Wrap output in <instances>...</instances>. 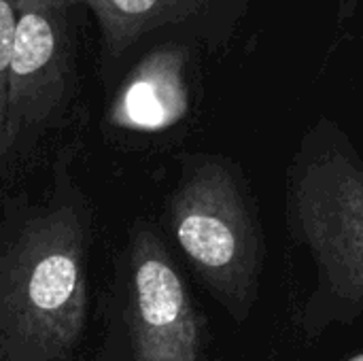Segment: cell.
I'll use <instances>...</instances> for the list:
<instances>
[{
  "label": "cell",
  "instance_id": "6da1fadb",
  "mask_svg": "<svg viewBox=\"0 0 363 361\" xmlns=\"http://www.w3.org/2000/svg\"><path fill=\"white\" fill-rule=\"evenodd\" d=\"M79 143L60 149L47 187L0 211V361H83L94 206L77 177Z\"/></svg>",
  "mask_w": 363,
  "mask_h": 361
},
{
  "label": "cell",
  "instance_id": "52a82bcc",
  "mask_svg": "<svg viewBox=\"0 0 363 361\" xmlns=\"http://www.w3.org/2000/svg\"><path fill=\"white\" fill-rule=\"evenodd\" d=\"M191 49L160 45L143 51L128 68L111 106L119 128L162 130L187 111L185 62Z\"/></svg>",
  "mask_w": 363,
  "mask_h": 361
},
{
  "label": "cell",
  "instance_id": "5b68a950",
  "mask_svg": "<svg viewBox=\"0 0 363 361\" xmlns=\"http://www.w3.org/2000/svg\"><path fill=\"white\" fill-rule=\"evenodd\" d=\"M83 9L98 32V64L113 83L147 49L219 51L236 36L251 0H36Z\"/></svg>",
  "mask_w": 363,
  "mask_h": 361
},
{
  "label": "cell",
  "instance_id": "ba28073f",
  "mask_svg": "<svg viewBox=\"0 0 363 361\" xmlns=\"http://www.w3.org/2000/svg\"><path fill=\"white\" fill-rule=\"evenodd\" d=\"M19 0H0V181L9 174L4 153V117H6V83L17 28Z\"/></svg>",
  "mask_w": 363,
  "mask_h": 361
},
{
  "label": "cell",
  "instance_id": "277c9868",
  "mask_svg": "<svg viewBox=\"0 0 363 361\" xmlns=\"http://www.w3.org/2000/svg\"><path fill=\"white\" fill-rule=\"evenodd\" d=\"M17 11L4 117L9 172L66 119L77 94V9L19 0Z\"/></svg>",
  "mask_w": 363,
  "mask_h": 361
},
{
  "label": "cell",
  "instance_id": "3957f363",
  "mask_svg": "<svg viewBox=\"0 0 363 361\" xmlns=\"http://www.w3.org/2000/svg\"><path fill=\"white\" fill-rule=\"evenodd\" d=\"M168 228L211 294L236 319H245L255 298L259 243L225 162H187L168 202Z\"/></svg>",
  "mask_w": 363,
  "mask_h": 361
},
{
  "label": "cell",
  "instance_id": "7a4b0ae2",
  "mask_svg": "<svg viewBox=\"0 0 363 361\" xmlns=\"http://www.w3.org/2000/svg\"><path fill=\"white\" fill-rule=\"evenodd\" d=\"M102 338L91 360L198 361L200 319L162 236L145 219L130 226L100 302Z\"/></svg>",
  "mask_w": 363,
  "mask_h": 361
},
{
  "label": "cell",
  "instance_id": "8992f818",
  "mask_svg": "<svg viewBox=\"0 0 363 361\" xmlns=\"http://www.w3.org/2000/svg\"><path fill=\"white\" fill-rule=\"evenodd\" d=\"M294 215L332 289L363 302V170L342 151L315 155L294 187Z\"/></svg>",
  "mask_w": 363,
  "mask_h": 361
},
{
  "label": "cell",
  "instance_id": "9c48e42d",
  "mask_svg": "<svg viewBox=\"0 0 363 361\" xmlns=\"http://www.w3.org/2000/svg\"><path fill=\"white\" fill-rule=\"evenodd\" d=\"M349 361H363V353H359V355H355V357H351Z\"/></svg>",
  "mask_w": 363,
  "mask_h": 361
}]
</instances>
